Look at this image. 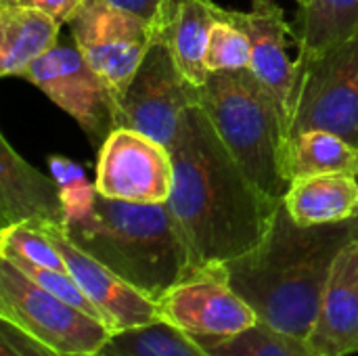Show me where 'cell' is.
<instances>
[{
  "instance_id": "6da1fadb",
  "label": "cell",
  "mask_w": 358,
  "mask_h": 356,
  "mask_svg": "<svg viewBox=\"0 0 358 356\" xmlns=\"http://www.w3.org/2000/svg\"><path fill=\"white\" fill-rule=\"evenodd\" d=\"M170 155L174 185L168 206L195 269L224 264L256 248L283 199L264 193L243 172L199 105L187 111Z\"/></svg>"
},
{
  "instance_id": "7a4b0ae2",
  "label": "cell",
  "mask_w": 358,
  "mask_h": 356,
  "mask_svg": "<svg viewBox=\"0 0 358 356\" xmlns=\"http://www.w3.org/2000/svg\"><path fill=\"white\" fill-rule=\"evenodd\" d=\"M355 239L358 216L302 227L281 201L262 241L222 266L231 287L254 308L260 323L306 342L334 262Z\"/></svg>"
},
{
  "instance_id": "3957f363",
  "label": "cell",
  "mask_w": 358,
  "mask_h": 356,
  "mask_svg": "<svg viewBox=\"0 0 358 356\" xmlns=\"http://www.w3.org/2000/svg\"><path fill=\"white\" fill-rule=\"evenodd\" d=\"M67 237L151 300L195 273L168 204H130L96 193L94 183L61 191Z\"/></svg>"
},
{
  "instance_id": "277c9868",
  "label": "cell",
  "mask_w": 358,
  "mask_h": 356,
  "mask_svg": "<svg viewBox=\"0 0 358 356\" xmlns=\"http://www.w3.org/2000/svg\"><path fill=\"white\" fill-rule=\"evenodd\" d=\"M203 109L243 172L271 197L292 187L285 172L287 122L277 99L252 69L218 71L197 88Z\"/></svg>"
},
{
  "instance_id": "5b68a950",
  "label": "cell",
  "mask_w": 358,
  "mask_h": 356,
  "mask_svg": "<svg viewBox=\"0 0 358 356\" xmlns=\"http://www.w3.org/2000/svg\"><path fill=\"white\" fill-rule=\"evenodd\" d=\"M0 321L63 356H96L115 336L101 319L52 296L0 258Z\"/></svg>"
},
{
  "instance_id": "8992f818",
  "label": "cell",
  "mask_w": 358,
  "mask_h": 356,
  "mask_svg": "<svg viewBox=\"0 0 358 356\" xmlns=\"http://www.w3.org/2000/svg\"><path fill=\"white\" fill-rule=\"evenodd\" d=\"M308 130L334 132L358 149V36L298 65L287 136Z\"/></svg>"
},
{
  "instance_id": "52a82bcc",
  "label": "cell",
  "mask_w": 358,
  "mask_h": 356,
  "mask_svg": "<svg viewBox=\"0 0 358 356\" xmlns=\"http://www.w3.org/2000/svg\"><path fill=\"white\" fill-rule=\"evenodd\" d=\"M67 27L82 57L107 82L117 101L157 42V34L147 21L105 0H84Z\"/></svg>"
},
{
  "instance_id": "ba28073f",
  "label": "cell",
  "mask_w": 358,
  "mask_h": 356,
  "mask_svg": "<svg viewBox=\"0 0 358 356\" xmlns=\"http://www.w3.org/2000/svg\"><path fill=\"white\" fill-rule=\"evenodd\" d=\"M21 78L31 82L57 107L71 115L96 151L117 128L120 101L107 82L88 65L76 44L57 42V46L34 61Z\"/></svg>"
},
{
  "instance_id": "9c48e42d",
  "label": "cell",
  "mask_w": 358,
  "mask_h": 356,
  "mask_svg": "<svg viewBox=\"0 0 358 356\" xmlns=\"http://www.w3.org/2000/svg\"><path fill=\"white\" fill-rule=\"evenodd\" d=\"M193 105L197 86L180 73L168 44L157 40L120 99L117 128L143 132L170 149Z\"/></svg>"
},
{
  "instance_id": "30bf717a",
  "label": "cell",
  "mask_w": 358,
  "mask_h": 356,
  "mask_svg": "<svg viewBox=\"0 0 358 356\" xmlns=\"http://www.w3.org/2000/svg\"><path fill=\"white\" fill-rule=\"evenodd\" d=\"M164 323L197 338H229L258 323L254 308L231 287L222 264L203 266L157 300Z\"/></svg>"
},
{
  "instance_id": "8fae6325",
  "label": "cell",
  "mask_w": 358,
  "mask_h": 356,
  "mask_svg": "<svg viewBox=\"0 0 358 356\" xmlns=\"http://www.w3.org/2000/svg\"><path fill=\"white\" fill-rule=\"evenodd\" d=\"M174 185L170 149L159 141L115 128L96 155V193L130 204H168Z\"/></svg>"
},
{
  "instance_id": "7c38bea8",
  "label": "cell",
  "mask_w": 358,
  "mask_h": 356,
  "mask_svg": "<svg viewBox=\"0 0 358 356\" xmlns=\"http://www.w3.org/2000/svg\"><path fill=\"white\" fill-rule=\"evenodd\" d=\"M42 229L59 248L69 275L76 279L88 300L99 308L103 321L113 329V334L138 329L162 321L155 300L147 298L145 294L128 285L124 279H120L105 264L80 250L67 237L63 227L46 225Z\"/></svg>"
},
{
  "instance_id": "4fadbf2b",
  "label": "cell",
  "mask_w": 358,
  "mask_h": 356,
  "mask_svg": "<svg viewBox=\"0 0 358 356\" xmlns=\"http://www.w3.org/2000/svg\"><path fill=\"white\" fill-rule=\"evenodd\" d=\"M224 17L248 34L252 44V71L277 99L285 122H289L298 61L289 55V46H296V34L283 8L275 0H252V10L224 8Z\"/></svg>"
},
{
  "instance_id": "5bb4252c",
  "label": "cell",
  "mask_w": 358,
  "mask_h": 356,
  "mask_svg": "<svg viewBox=\"0 0 358 356\" xmlns=\"http://www.w3.org/2000/svg\"><path fill=\"white\" fill-rule=\"evenodd\" d=\"M65 227L63 195L52 176L27 164L0 134V227Z\"/></svg>"
},
{
  "instance_id": "9a60e30c",
  "label": "cell",
  "mask_w": 358,
  "mask_h": 356,
  "mask_svg": "<svg viewBox=\"0 0 358 356\" xmlns=\"http://www.w3.org/2000/svg\"><path fill=\"white\" fill-rule=\"evenodd\" d=\"M306 346L313 356L358 353V239L350 241L334 262Z\"/></svg>"
},
{
  "instance_id": "2e32d148",
  "label": "cell",
  "mask_w": 358,
  "mask_h": 356,
  "mask_svg": "<svg viewBox=\"0 0 358 356\" xmlns=\"http://www.w3.org/2000/svg\"><path fill=\"white\" fill-rule=\"evenodd\" d=\"M61 23L48 13L19 2H0V76L21 78L59 42Z\"/></svg>"
},
{
  "instance_id": "e0dca14e",
  "label": "cell",
  "mask_w": 358,
  "mask_h": 356,
  "mask_svg": "<svg viewBox=\"0 0 358 356\" xmlns=\"http://www.w3.org/2000/svg\"><path fill=\"white\" fill-rule=\"evenodd\" d=\"M283 204L302 227L344 222L358 216L357 174H319L298 178L287 189Z\"/></svg>"
},
{
  "instance_id": "ac0fdd59",
  "label": "cell",
  "mask_w": 358,
  "mask_h": 356,
  "mask_svg": "<svg viewBox=\"0 0 358 356\" xmlns=\"http://www.w3.org/2000/svg\"><path fill=\"white\" fill-rule=\"evenodd\" d=\"M298 65L358 36V0H308L292 21Z\"/></svg>"
},
{
  "instance_id": "d6986e66",
  "label": "cell",
  "mask_w": 358,
  "mask_h": 356,
  "mask_svg": "<svg viewBox=\"0 0 358 356\" xmlns=\"http://www.w3.org/2000/svg\"><path fill=\"white\" fill-rule=\"evenodd\" d=\"M222 19V6L212 0H182L164 42L168 44L180 73L193 84L201 86L210 71L206 67V50L210 31Z\"/></svg>"
},
{
  "instance_id": "ffe728a7",
  "label": "cell",
  "mask_w": 358,
  "mask_h": 356,
  "mask_svg": "<svg viewBox=\"0 0 358 356\" xmlns=\"http://www.w3.org/2000/svg\"><path fill=\"white\" fill-rule=\"evenodd\" d=\"M358 149L342 136L308 130L287 141L285 172L289 183L319 174H357Z\"/></svg>"
},
{
  "instance_id": "44dd1931",
  "label": "cell",
  "mask_w": 358,
  "mask_h": 356,
  "mask_svg": "<svg viewBox=\"0 0 358 356\" xmlns=\"http://www.w3.org/2000/svg\"><path fill=\"white\" fill-rule=\"evenodd\" d=\"M96 356H210L182 332L159 321L138 329L122 332L111 338Z\"/></svg>"
},
{
  "instance_id": "7402d4cb",
  "label": "cell",
  "mask_w": 358,
  "mask_h": 356,
  "mask_svg": "<svg viewBox=\"0 0 358 356\" xmlns=\"http://www.w3.org/2000/svg\"><path fill=\"white\" fill-rule=\"evenodd\" d=\"M195 342L210 356H313L306 342L260 321L229 338H197Z\"/></svg>"
},
{
  "instance_id": "603a6c76",
  "label": "cell",
  "mask_w": 358,
  "mask_h": 356,
  "mask_svg": "<svg viewBox=\"0 0 358 356\" xmlns=\"http://www.w3.org/2000/svg\"><path fill=\"white\" fill-rule=\"evenodd\" d=\"M0 256L21 258L44 269L69 273L55 241L42 227L34 225H13L0 229Z\"/></svg>"
},
{
  "instance_id": "cb8c5ba5",
  "label": "cell",
  "mask_w": 358,
  "mask_h": 356,
  "mask_svg": "<svg viewBox=\"0 0 358 356\" xmlns=\"http://www.w3.org/2000/svg\"><path fill=\"white\" fill-rule=\"evenodd\" d=\"M206 67L210 73L252 69V44L248 34L224 17L214 23L206 50Z\"/></svg>"
},
{
  "instance_id": "d4e9b609",
  "label": "cell",
  "mask_w": 358,
  "mask_h": 356,
  "mask_svg": "<svg viewBox=\"0 0 358 356\" xmlns=\"http://www.w3.org/2000/svg\"><path fill=\"white\" fill-rule=\"evenodd\" d=\"M0 258H6L10 260L19 271H23L34 283H38L40 287H44L46 292H50L52 296L61 298L63 302L80 308L82 313L90 315V317H96L103 321V315L99 313V308L88 300V296L82 292V287L76 283V279L69 275V273H63V271H52V269H44V266H38V264H31L27 260H21V258H10V256H0ZM105 323V321H103ZM107 325V323H105Z\"/></svg>"
},
{
  "instance_id": "484cf974",
  "label": "cell",
  "mask_w": 358,
  "mask_h": 356,
  "mask_svg": "<svg viewBox=\"0 0 358 356\" xmlns=\"http://www.w3.org/2000/svg\"><path fill=\"white\" fill-rule=\"evenodd\" d=\"M105 2L141 17L153 27L157 40H164L182 0H105Z\"/></svg>"
},
{
  "instance_id": "4316f807",
  "label": "cell",
  "mask_w": 358,
  "mask_h": 356,
  "mask_svg": "<svg viewBox=\"0 0 358 356\" xmlns=\"http://www.w3.org/2000/svg\"><path fill=\"white\" fill-rule=\"evenodd\" d=\"M48 168H50V176L57 180L61 191L76 189V187H82V185L88 183V178L84 174V168L78 166L76 162L67 159V157L48 155Z\"/></svg>"
},
{
  "instance_id": "83f0119b",
  "label": "cell",
  "mask_w": 358,
  "mask_h": 356,
  "mask_svg": "<svg viewBox=\"0 0 358 356\" xmlns=\"http://www.w3.org/2000/svg\"><path fill=\"white\" fill-rule=\"evenodd\" d=\"M15 2L40 8L50 17H55L61 25H65L73 17V13L84 4V0H15Z\"/></svg>"
},
{
  "instance_id": "f1b7e54d",
  "label": "cell",
  "mask_w": 358,
  "mask_h": 356,
  "mask_svg": "<svg viewBox=\"0 0 358 356\" xmlns=\"http://www.w3.org/2000/svg\"><path fill=\"white\" fill-rule=\"evenodd\" d=\"M0 2H15V0H0Z\"/></svg>"
},
{
  "instance_id": "f546056e",
  "label": "cell",
  "mask_w": 358,
  "mask_h": 356,
  "mask_svg": "<svg viewBox=\"0 0 358 356\" xmlns=\"http://www.w3.org/2000/svg\"><path fill=\"white\" fill-rule=\"evenodd\" d=\"M306 2H308V0H302V2H300V6H302V4H306Z\"/></svg>"
},
{
  "instance_id": "4dcf8cb0",
  "label": "cell",
  "mask_w": 358,
  "mask_h": 356,
  "mask_svg": "<svg viewBox=\"0 0 358 356\" xmlns=\"http://www.w3.org/2000/svg\"><path fill=\"white\" fill-rule=\"evenodd\" d=\"M300 2H302V0H298V4H300Z\"/></svg>"
},
{
  "instance_id": "1f68e13d",
  "label": "cell",
  "mask_w": 358,
  "mask_h": 356,
  "mask_svg": "<svg viewBox=\"0 0 358 356\" xmlns=\"http://www.w3.org/2000/svg\"><path fill=\"white\" fill-rule=\"evenodd\" d=\"M357 178H358V170H357Z\"/></svg>"
}]
</instances>
